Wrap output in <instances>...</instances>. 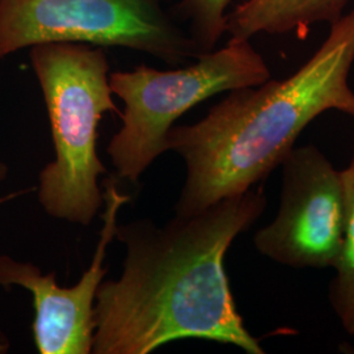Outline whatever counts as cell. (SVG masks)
<instances>
[{
  "label": "cell",
  "instance_id": "cell-1",
  "mask_svg": "<svg viewBox=\"0 0 354 354\" xmlns=\"http://www.w3.org/2000/svg\"><path fill=\"white\" fill-rule=\"evenodd\" d=\"M266 207L263 189L251 188L163 227L151 219L117 225L127 257L120 279L97 290L92 353L147 354L185 339L264 353L238 313L225 257Z\"/></svg>",
  "mask_w": 354,
  "mask_h": 354
},
{
  "label": "cell",
  "instance_id": "cell-2",
  "mask_svg": "<svg viewBox=\"0 0 354 354\" xmlns=\"http://www.w3.org/2000/svg\"><path fill=\"white\" fill-rule=\"evenodd\" d=\"M353 64L354 10L330 24L320 48L289 77L230 91L198 122L172 127L168 150L187 167L176 214L200 213L253 188L320 114L339 111L354 118Z\"/></svg>",
  "mask_w": 354,
  "mask_h": 354
},
{
  "label": "cell",
  "instance_id": "cell-3",
  "mask_svg": "<svg viewBox=\"0 0 354 354\" xmlns=\"http://www.w3.org/2000/svg\"><path fill=\"white\" fill-rule=\"evenodd\" d=\"M30 61L50 120L55 159L39 174L38 201L48 214L88 226L104 205L97 127L117 112L102 49L54 42L32 46Z\"/></svg>",
  "mask_w": 354,
  "mask_h": 354
},
{
  "label": "cell",
  "instance_id": "cell-4",
  "mask_svg": "<svg viewBox=\"0 0 354 354\" xmlns=\"http://www.w3.org/2000/svg\"><path fill=\"white\" fill-rule=\"evenodd\" d=\"M270 79V70L250 39L230 38L227 45L197 57L184 68L159 71L140 66L109 75V86L122 102V127L106 152L117 175L138 183L165 151L167 134L197 104L214 95L253 87Z\"/></svg>",
  "mask_w": 354,
  "mask_h": 354
},
{
  "label": "cell",
  "instance_id": "cell-5",
  "mask_svg": "<svg viewBox=\"0 0 354 354\" xmlns=\"http://www.w3.org/2000/svg\"><path fill=\"white\" fill-rule=\"evenodd\" d=\"M54 42L124 46L174 64L201 54L156 0H0V59Z\"/></svg>",
  "mask_w": 354,
  "mask_h": 354
},
{
  "label": "cell",
  "instance_id": "cell-6",
  "mask_svg": "<svg viewBox=\"0 0 354 354\" xmlns=\"http://www.w3.org/2000/svg\"><path fill=\"white\" fill-rule=\"evenodd\" d=\"M279 167V212L256 232V250L294 269L333 268L345 219L342 171L315 146L292 147Z\"/></svg>",
  "mask_w": 354,
  "mask_h": 354
},
{
  "label": "cell",
  "instance_id": "cell-7",
  "mask_svg": "<svg viewBox=\"0 0 354 354\" xmlns=\"http://www.w3.org/2000/svg\"><path fill=\"white\" fill-rule=\"evenodd\" d=\"M104 213L96 251L80 281L70 288L57 283L55 274H44L32 263L0 256V286H20L30 291L35 304L33 337L41 354H89L95 342V302L108 269L106 250L115 238L117 218L130 196L121 193L114 180L104 181Z\"/></svg>",
  "mask_w": 354,
  "mask_h": 354
},
{
  "label": "cell",
  "instance_id": "cell-8",
  "mask_svg": "<svg viewBox=\"0 0 354 354\" xmlns=\"http://www.w3.org/2000/svg\"><path fill=\"white\" fill-rule=\"evenodd\" d=\"M349 0H244L226 15L230 38L251 39L266 35L295 33L304 38L317 23H335Z\"/></svg>",
  "mask_w": 354,
  "mask_h": 354
},
{
  "label": "cell",
  "instance_id": "cell-9",
  "mask_svg": "<svg viewBox=\"0 0 354 354\" xmlns=\"http://www.w3.org/2000/svg\"><path fill=\"white\" fill-rule=\"evenodd\" d=\"M345 219L342 241L329 283V302L342 329L354 335V156L342 171Z\"/></svg>",
  "mask_w": 354,
  "mask_h": 354
},
{
  "label": "cell",
  "instance_id": "cell-10",
  "mask_svg": "<svg viewBox=\"0 0 354 354\" xmlns=\"http://www.w3.org/2000/svg\"><path fill=\"white\" fill-rule=\"evenodd\" d=\"M228 3L230 0H185L184 10L193 23L198 50H212L225 33Z\"/></svg>",
  "mask_w": 354,
  "mask_h": 354
},
{
  "label": "cell",
  "instance_id": "cell-11",
  "mask_svg": "<svg viewBox=\"0 0 354 354\" xmlns=\"http://www.w3.org/2000/svg\"><path fill=\"white\" fill-rule=\"evenodd\" d=\"M10 349V342L7 337L0 332V354H6Z\"/></svg>",
  "mask_w": 354,
  "mask_h": 354
},
{
  "label": "cell",
  "instance_id": "cell-12",
  "mask_svg": "<svg viewBox=\"0 0 354 354\" xmlns=\"http://www.w3.org/2000/svg\"><path fill=\"white\" fill-rule=\"evenodd\" d=\"M8 175V167L4 165L3 162H0V183L3 180H6V177Z\"/></svg>",
  "mask_w": 354,
  "mask_h": 354
},
{
  "label": "cell",
  "instance_id": "cell-13",
  "mask_svg": "<svg viewBox=\"0 0 354 354\" xmlns=\"http://www.w3.org/2000/svg\"><path fill=\"white\" fill-rule=\"evenodd\" d=\"M353 352H354V348H353Z\"/></svg>",
  "mask_w": 354,
  "mask_h": 354
}]
</instances>
